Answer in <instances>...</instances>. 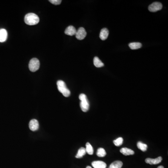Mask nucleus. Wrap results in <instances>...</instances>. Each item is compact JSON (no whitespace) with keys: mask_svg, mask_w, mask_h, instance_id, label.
<instances>
[{"mask_svg":"<svg viewBox=\"0 0 168 168\" xmlns=\"http://www.w3.org/2000/svg\"><path fill=\"white\" fill-rule=\"evenodd\" d=\"M24 22L29 25H36L39 22V18L36 14L30 13L25 15Z\"/></svg>","mask_w":168,"mask_h":168,"instance_id":"obj_1","label":"nucleus"},{"mask_svg":"<svg viewBox=\"0 0 168 168\" xmlns=\"http://www.w3.org/2000/svg\"><path fill=\"white\" fill-rule=\"evenodd\" d=\"M58 90L65 97H68L70 95L71 92L67 88L65 82L62 80H58L57 83Z\"/></svg>","mask_w":168,"mask_h":168,"instance_id":"obj_2","label":"nucleus"},{"mask_svg":"<svg viewBox=\"0 0 168 168\" xmlns=\"http://www.w3.org/2000/svg\"><path fill=\"white\" fill-rule=\"evenodd\" d=\"M79 99L81 101L80 106L82 111L84 112L88 111L89 108V104L87 96L85 94L82 93L79 95Z\"/></svg>","mask_w":168,"mask_h":168,"instance_id":"obj_3","label":"nucleus"},{"mask_svg":"<svg viewBox=\"0 0 168 168\" xmlns=\"http://www.w3.org/2000/svg\"><path fill=\"white\" fill-rule=\"evenodd\" d=\"M40 67V62L36 58H33L31 59L29 64L30 70L32 72H35L39 69Z\"/></svg>","mask_w":168,"mask_h":168,"instance_id":"obj_4","label":"nucleus"},{"mask_svg":"<svg viewBox=\"0 0 168 168\" xmlns=\"http://www.w3.org/2000/svg\"><path fill=\"white\" fill-rule=\"evenodd\" d=\"M163 8L162 3L159 2H155L149 5V11L155 12L159 10H160Z\"/></svg>","mask_w":168,"mask_h":168,"instance_id":"obj_5","label":"nucleus"},{"mask_svg":"<svg viewBox=\"0 0 168 168\" xmlns=\"http://www.w3.org/2000/svg\"><path fill=\"white\" fill-rule=\"evenodd\" d=\"M75 36L76 38L78 40H83L87 36V32L85 31V29L83 27H81L78 29V30L77 31Z\"/></svg>","mask_w":168,"mask_h":168,"instance_id":"obj_6","label":"nucleus"},{"mask_svg":"<svg viewBox=\"0 0 168 168\" xmlns=\"http://www.w3.org/2000/svg\"><path fill=\"white\" fill-rule=\"evenodd\" d=\"M29 128L32 131H35L39 128V123L36 119H32L29 123Z\"/></svg>","mask_w":168,"mask_h":168,"instance_id":"obj_7","label":"nucleus"},{"mask_svg":"<svg viewBox=\"0 0 168 168\" xmlns=\"http://www.w3.org/2000/svg\"><path fill=\"white\" fill-rule=\"evenodd\" d=\"M162 157H159L155 159L152 158H147L146 159L145 162L147 163L153 165V164H157L160 163L162 161Z\"/></svg>","mask_w":168,"mask_h":168,"instance_id":"obj_8","label":"nucleus"},{"mask_svg":"<svg viewBox=\"0 0 168 168\" xmlns=\"http://www.w3.org/2000/svg\"><path fill=\"white\" fill-rule=\"evenodd\" d=\"M8 38V32L4 29H0V42L3 43Z\"/></svg>","mask_w":168,"mask_h":168,"instance_id":"obj_9","label":"nucleus"},{"mask_svg":"<svg viewBox=\"0 0 168 168\" xmlns=\"http://www.w3.org/2000/svg\"><path fill=\"white\" fill-rule=\"evenodd\" d=\"M76 32V30L74 27L73 26H69L66 29L65 33L67 35L73 36L75 35Z\"/></svg>","mask_w":168,"mask_h":168,"instance_id":"obj_10","label":"nucleus"},{"mask_svg":"<svg viewBox=\"0 0 168 168\" xmlns=\"http://www.w3.org/2000/svg\"><path fill=\"white\" fill-rule=\"evenodd\" d=\"M92 165L94 168H106L107 167L106 163L100 161H94L92 163Z\"/></svg>","mask_w":168,"mask_h":168,"instance_id":"obj_11","label":"nucleus"},{"mask_svg":"<svg viewBox=\"0 0 168 168\" xmlns=\"http://www.w3.org/2000/svg\"><path fill=\"white\" fill-rule=\"evenodd\" d=\"M109 31L107 28H103L100 31L99 38L102 40H105L108 38Z\"/></svg>","mask_w":168,"mask_h":168,"instance_id":"obj_12","label":"nucleus"},{"mask_svg":"<svg viewBox=\"0 0 168 168\" xmlns=\"http://www.w3.org/2000/svg\"><path fill=\"white\" fill-rule=\"evenodd\" d=\"M120 152L125 156L132 155L134 154V151L133 150L127 148H122L120 150Z\"/></svg>","mask_w":168,"mask_h":168,"instance_id":"obj_13","label":"nucleus"},{"mask_svg":"<svg viewBox=\"0 0 168 168\" xmlns=\"http://www.w3.org/2000/svg\"><path fill=\"white\" fill-rule=\"evenodd\" d=\"M93 64H94L95 67H98V68L104 66V64L101 61L97 56L94 57V59H93Z\"/></svg>","mask_w":168,"mask_h":168,"instance_id":"obj_14","label":"nucleus"},{"mask_svg":"<svg viewBox=\"0 0 168 168\" xmlns=\"http://www.w3.org/2000/svg\"><path fill=\"white\" fill-rule=\"evenodd\" d=\"M122 162L120 161H116L111 164L109 168H121L122 166Z\"/></svg>","mask_w":168,"mask_h":168,"instance_id":"obj_15","label":"nucleus"},{"mask_svg":"<svg viewBox=\"0 0 168 168\" xmlns=\"http://www.w3.org/2000/svg\"><path fill=\"white\" fill-rule=\"evenodd\" d=\"M142 44L138 42L131 43L129 44V47L131 50H137V49H140L142 47Z\"/></svg>","mask_w":168,"mask_h":168,"instance_id":"obj_16","label":"nucleus"},{"mask_svg":"<svg viewBox=\"0 0 168 168\" xmlns=\"http://www.w3.org/2000/svg\"><path fill=\"white\" fill-rule=\"evenodd\" d=\"M86 151H85V149L82 147L81 148L79 149L78 151V153L76 156V157L77 158H82L83 156L85 154Z\"/></svg>","mask_w":168,"mask_h":168,"instance_id":"obj_17","label":"nucleus"},{"mask_svg":"<svg viewBox=\"0 0 168 168\" xmlns=\"http://www.w3.org/2000/svg\"><path fill=\"white\" fill-rule=\"evenodd\" d=\"M137 147L139 149H140L143 152L147 151V148H148V146L146 144L142 143V142H138L137 144Z\"/></svg>","mask_w":168,"mask_h":168,"instance_id":"obj_18","label":"nucleus"},{"mask_svg":"<svg viewBox=\"0 0 168 168\" xmlns=\"http://www.w3.org/2000/svg\"><path fill=\"white\" fill-rule=\"evenodd\" d=\"M85 151H86V152L90 155H92L93 153V147L89 142H87L86 144Z\"/></svg>","mask_w":168,"mask_h":168,"instance_id":"obj_19","label":"nucleus"},{"mask_svg":"<svg viewBox=\"0 0 168 168\" xmlns=\"http://www.w3.org/2000/svg\"><path fill=\"white\" fill-rule=\"evenodd\" d=\"M97 155L99 157H104L106 155V152L103 148H100L98 149L97 152Z\"/></svg>","mask_w":168,"mask_h":168,"instance_id":"obj_20","label":"nucleus"},{"mask_svg":"<svg viewBox=\"0 0 168 168\" xmlns=\"http://www.w3.org/2000/svg\"><path fill=\"white\" fill-rule=\"evenodd\" d=\"M123 139L122 137H119L116 139L114 140V143L116 146H120L123 143Z\"/></svg>","mask_w":168,"mask_h":168,"instance_id":"obj_21","label":"nucleus"},{"mask_svg":"<svg viewBox=\"0 0 168 168\" xmlns=\"http://www.w3.org/2000/svg\"><path fill=\"white\" fill-rule=\"evenodd\" d=\"M49 1L54 5H58L61 4L62 1L61 0H50V1Z\"/></svg>","mask_w":168,"mask_h":168,"instance_id":"obj_22","label":"nucleus"},{"mask_svg":"<svg viewBox=\"0 0 168 168\" xmlns=\"http://www.w3.org/2000/svg\"><path fill=\"white\" fill-rule=\"evenodd\" d=\"M164 168V167H163V166H159V167H158V168Z\"/></svg>","mask_w":168,"mask_h":168,"instance_id":"obj_23","label":"nucleus"},{"mask_svg":"<svg viewBox=\"0 0 168 168\" xmlns=\"http://www.w3.org/2000/svg\"><path fill=\"white\" fill-rule=\"evenodd\" d=\"M92 168V167H91V166H87V168Z\"/></svg>","mask_w":168,"mask_h":168,"instance_id":"obj_24","label":"nucleus"}]
</instances>
